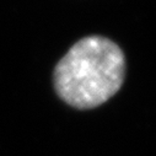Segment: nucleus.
<instances>
[{
  "instance_id": "f257e3e1",
  "label": "nucleus",
  "mask_w": 156,
  "mask_h": 156,
  "mask_svg": "<svg viewBox=\"0 0 156 156\" xmlns=\"http://www.w3.org/2000/svg\"><path fill=\"white\" fill-rule=\"evenodd\" d=\"M126 58L121 47L103 36H87L74 43L57 63L54 90L77 109H91L113 97L123 85Z\"/></svg>"
}]
</instances>
